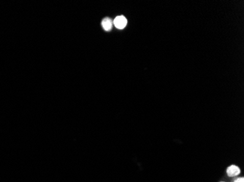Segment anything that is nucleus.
<instances>
[{
    "label": "nucleus",
    "mask_w": 244,
    "mask_h": 182,
    "mask_svg": "<svg viewBox=\"0 0 244 182\" xmlns=\"http://www.w3.org/2000/svg\"><path fill=\"white\" fill-rule=\"evenodd\" d=\"M227 173L228 176L230 177L236 176L240 173V170L238 166H231L227 168Z\"/></svg>",
    "instance_id": "f03ea898"
},
{
    "label": "nucleus",
    "mask_w": 244,
    "mask_h": 182,
    "mask_svg": "<svg viewBox=\"0 0 244 182\" xmlns=\"http://www.w3.org/2000/svg\"><path fill=\"white\" fill-rule=\"evenodd\" d=\"M102 28L105 31H108L110 30H111L112 26H113V22H112L110 18H105V19H103L102 22Z\"/></svg>",
    "instance_id": "7ed1b4c3"
},
{
    "label": "nucleus",
    "mask_w": 244,
    "mask_h": 182,
    "mask_svg": "<svg viewBox=\"0 0 244 182\" xmlns=\"http://www.w3.org/2000/svg\"><path fill=\"white\" fill-rule=\"evenodd\" d=\"M235 182H244V178H243V177H241V178H238V179L235 180Z\"/></svg>",
    "instance_id": "20e7f679"
},
{
    "label": "nucleus",
    "mask_w": 244,
    "mask_h": 182,
    "mask_svg": "<svg viewBox=\"0 0 244 182\" xmlns=\"http://www.w3.org/2000/svg\"><path fill=\"white\" fill-rule=\"evenodd\" d=\"M113 23H114V26L117 28H118V29H123V28H124L126 27L127 24V18L124 16H120L115 18Z\"/></svg>",
    "instance_id": "f257e3e1"
}]
</instances>
